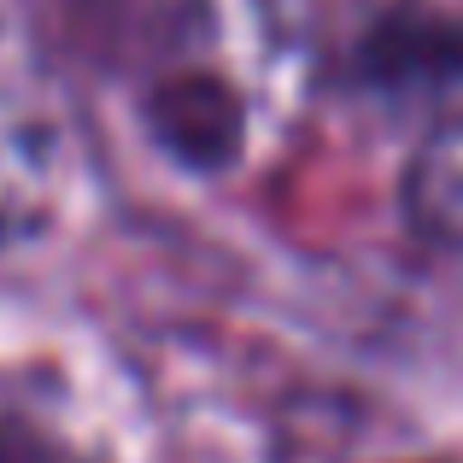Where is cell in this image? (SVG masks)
Segmentation results:
<instances>
[{"mask_svg":"<svg viewBox=\"0 0 463 463\" xmlns=\"http://www.w3.org/2000/svg\"><path fill=\"white\" fill-rule=\"evenodd\" d=\"M141 129L188 176H223L247 153V94L223 71H170L141 94Z\"/></svg>","mask_w":463,"mask_h":463,"instance_id":"7a4b0ae2","label":"cell"},{"mask_svg":"<svg viewBox=\"0 0 463 463\" xmlns=\"http://www.w3.org/2000/svg\"><path fill=\"white\" fill-rule=\"evenodd\" d=\"M346 89L393 106H440L463 89V18L434 0H387L346 47Z\"/></svg>","mask_w":463,"mask_h":463,"instance_id":"6da1fadb","label":"cell"}]
</instances>
